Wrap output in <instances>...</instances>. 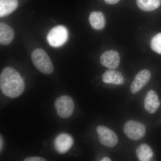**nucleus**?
I'll list each match as a JSON object with an SVG mask.
<instances>
[{"label":"nucleus","instance_id":"nucleus-1","mask_svg":"<svg viewBox=\"0 0 161 161\" xmlns=\"http://www.w3.org/2000/svg\"><path fill=\"white\" fill-rule=\"evenodd\" d=\"M0 87L2 92L10 98L20 96L25 90V83L19 73L13 68H5L0 75Z\"/></svg>","mask_w":161,"mask_h":161},{"label":"nucleus","instance_id":"nucleus-2","mask_svg":"<svg viewBox=\"0 0 161 161\" xmlns=\"http://www.w3.org/2000/svg\"><path fill=\"white\" fill-rule=\"evenodd\" d=\"M31 60L37 69L45 75H49L53 71V63L48 55L43 50L37 48L31 53Z\"/></svg>","mask_w":161,"mask_h":161},{"label":"nucleus","instance_id":"nucleus-3","mask_svg":"<svg viewBox=\"0 0 161 161\" xmlns=\"http://www.w3.org/2000/svg\"><path fill=\"white\" fill-rule=\"evenodd\" d=\"M68 36V31L66 27L59 25L50 31L47 38L50 45L53 47H58L66 43Z\"/></svg>","mask_w":161,"mask_h":161},{"label":"nucleus","instance_id":"nucleus-4","mask_svg":"<svg viewBox=\"0 0 161 161\" xmlns=\"http://www.w3.org/2000/svg\"><path fill=\"white\" fill-rule=\"evenodd\" d=\"M55 106L58 115L62 118L70 117L74 112L75 104L72 98L68 95H63L57 98Z\"/></svg>","mask_w":161,"mask_h":161},{"label":"nucleus","instance_id":"nucleus-5","mask_svg":"<svg viewBox=\"0 0 161 161\" xmlns=\"http://www.w3.org/2000/svg\"><path fill=\"white\" fill-rule=\"evenodd\" d=\"M146 128L143 124L134 120L127 121L124 127V132L127 137L137 141L145 136Z\"/></svg>","mask_w":161,"mask_h":161},{"label":"nucleus","instance_id":"nucleus-6","mask_svg":"<svg viewBox=\"0 0 161 161\" xmlns=\"http://www.w3.org/2000/svg\"><path fill=\"white\" fill-rule=\"evenodd\" d=\"M97 133L101 143L110 148L115 146L118 143V138L115 132L108 127L100 125L97 127Z\"/></svg>","mask_w":161,"mask_h":161},{"label":"nucleus","instance_id":"nucleus-7","mask_svg":"<svg viewBox=\"0 0 161 161\" xmlns=\"http://www.w3.org/2000/svg\"><path fill=\"white\" fill-rule=\"evenodd\" d=\"M74 143V139L71 136L67 133H63L58 135L55 138L54 146L57 152L63 154L67 152Z\"/></svg>","mask_w":161,"mask_h":161},{"label":"nucleus","instance_id":"nucleus-8","mask_svg":"<svg viewBox=\"0 0 161 161\" xmlns=\"http://www.w3.org/2000/svg\"><path fill=\"white\" fill-rule=\"evenodd\" d=\"M120 56L118 52L110 50L104 52L101 56L100 63L109 69H115L120 63Z\"/></svg>","mask_w":161,"mask_h":161},{"label":"nucleus","instance_id":"nucleus-9","mask_svg":"<svg viewBox=\"0 0 161 161\" xmlns=\"http://www.w3.org/2000/svg\"><path fill=\"white\" fill-rule=\"evenodd\" d=\"M151 78V74L149 70L144 69L139 72L134 78L130 86V91L136 94L141 91L146 86Z\"/></svg>","mask_w":161,"mask_h":161},{"label":"nucleus","instance_id":"nucleus-10","mask_svg":"<svg viewBox=\"0 0 161 161\" xmlns=\"http://www.w3.org/2000/svg\"><path fill=\"white\" fill-rule=\"evenodd\" d=\"M160 105L158 95L153 90L149 91L144 100V107L147 112L151 114L155 113Z\"/></svg>","mask_w":161,"mask_h":161},{"label":"nucleus","instance_id":"nucleus-11","mask_svg":"<svg viewBox=\"0 0 161 161\" xmlns=\"http://www.w3.org/2000/svg\"><path fill=\"white\" fill-rule=\"evenodd\" d=\"M102 80L106 83L122 85L125 79L120 72L114 69H110L105 72L102 76Z\"/></svg>","mask_w":161,"mask_h":161},{"label":"nucleus","instance_id":"nucleus-12","mask_svg":"<svg viewBox=\"0 0 161 161\" xmlns=\"http://www.w3.org/2000/svg\"><path fill=\"white\" fill-rule=\"evenodd\" d=\"M14 36V31L11 27L6 23H0V43L2 45L9 44Z\"/></svg>","mask_w":161,"mask_h":161},{"label":"nucleus","instance_id":"nucleus-13","mask_svg":"<svg viewBox=\"0 0 161 161\" xmlns=\"http://www.w3.org/2000/svg\"><path fill=\"white\" fill-rule=\"evenodd\" d=\"M89 20L92 28L96 30H101L105 26L106 20L104 16L100 11L92 12L90 14Z\"/></svg>","mask_w":161,"mask_h":161},{"label":"nucleus","instance_id":"nucleus-14","mask_svg":"<svg viewBox=\"0 0 161 161\" xmlns=\"http://www.w3.org/2000/svg\"><path fill=\"white\" fill-rule=\"evenodd\" d=\"M18 6L17 0H0V17L9 15L15 10Z\"/></svg>","mask_w":161,"mask_h":161},{"label":"nucleus","instance_id":"nucleus-15","mask_svg":"<svg viewBox=\"0 0 161 161\" xmlns=\"http://www.w3.org/2000/svg\"><path fill=\"white\" fill-rule=\"evenodd\" d=\"M136 154L140 161H150L153 157V151L150 146L143 144L137 147Z\"/></svg>","mask_w":161,"mask_h":161},{"label":"nucleus","instance_id":"nucleus-16","mask_svg":"<svg viewBox=\"0 0 161 161\" xmlns=\"http://www.w3.org/2000/svg\"><path fill=\"white\" fill-rule=\"evenodd\" d=\"M139 8L144 11H151L160 6L161 0H136Z\"/></svg>","mask_w":161,"mask_h":161},{"label":"nucleus","instance_id":"nucleus-17","mask_svg":"<svg viewBox=\"0 0 161 161\" xmlns=\"http://www.w3.org/2000/svg\"><path fill=\"white\" fill-rule=\"evenodd\" d=\"M151 47L154 52L161 54V33L156 35L152 38Z\"/></svg>","mask_w":161,"mask_h":161},{"label":"nucleus","instance_id":"nucleus-18","mask_svg":"<svg viewBox=\"0 0 161 161\" xmlns=\"http://www.w3.org/2000/svg\"><path fill=\"white\" fill-rule=\"evenodd\" d=\"M24 161H46L45 159L39 157H31L25 159Z\"/></svg>","mask_w":161,"mask_h":161},{"label":"nucleus","instance_id":"nucleus-19","mask_svg":"<svg viewBox=\"0 0 161 161\" xmlns=\"http://www.w3.org/2000/svg\"><path fill=\"white\" fill-rule=\"evenodd\" d=\"M104 1L107 4L113 5V4H115L118 3L120 0H104Z\"/></svg>","mask_w":161,"mask_h":161},{"label":"nucleus","instance_id":"nucleus-20","mask_svg":"<svg viewBox=\"0 0 161 161\" xmlns=\"http://www.w3.org/2000/svg\"><path fill=\"white\" fill-rule=\"evenodd\" d=\"M3 137H2V135H1V138H0V150H1V152L2 151V149H3Z\"/></svg>","mask_w":161,"mask_h":161},{"label":"nucleus","instance_id":"nucleus-21","mask_svg":"<svg viewBox=\"0 0 161 161\" xmlns=\"http://www.w3.org/2000/svg\"><path fill=\"white\" fill-rule=\"evenodd\" d=\"M100 161H111V159L109 158L108 157H104Z\"/></svg>","mask_w":161,"mask_h":161}]
</instances>
